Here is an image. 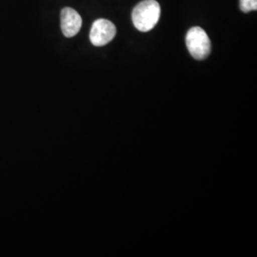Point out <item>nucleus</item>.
<instances>
[{"instance_id":"7ed1b4c3","label":"nucleus","mask_w":257,"mask_h":257,"mask_svg":"<svg viewBox=\"0 0 257 257\" xmlns=\"http://www.w3.org/2000/svg\"><path fill=\"white\" fill-rule=\"evenodd\" d=\"M116 35V28L112 22L107 19H97L93 22L90 40L93 46L102 47L107 45Z\"/></svg>"},{"instance_id":"20e7f679","label":"nucleus","mask_w":257,"mask_h":257,"mask_svg":"<svg viewBox=\"0 0 257 257\" xmlns=\"http://www.w3.org/2000/svg\"><path fill=\"white\" fill-rule=\"evenodd\" d=\"M61 30L66 37H73L78 34L82 26V19L73 8H64L61 11Z\"/></svg>"},{"instance_id":"f03ea898","label":"nucleus","mask_w":257,"mask_h":257,"mask_svg":"<svg viewBox=\"0 0 257 257\" xmlns=\"http://www.w3.org/2000/svg\"><path fill=\"white\" fill-rule=\"evenodd\" d=\"M187 48L193 58L203 60L211 54V41L202 28L193 27L186 36Z\"/></svg>"},{"instance_id":"39448f33","label":"nucleus","mask_w":257,"mask_h":257,"mask_svg":"<svg viewBox=\"0 0 257 257\" xmlns=\"http://www.w3.org/2000/svg\"><path fill=\"white\" fill-rule=\"evenodd\" d=\"M240 9L244 13H249L251 11H256L257 0H240Z\"/></svg>"},{"instance_id":"f257e3e1","label":"nucleus","mask_w":257,"mask_h":257,"mask_svg":"<svg viewBox=\"0 0 257 257\" xmlns=\"http://www.w3.org/2000/svg\"><path fill=\"white\" fill-rule=\"evenodd\" d=\"M160 5L156 0H143L133 11L132 19L135 27L140 32H149L156 27L160 19Z\"/></svg>"}]
</instances>
